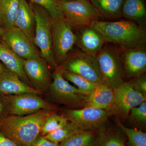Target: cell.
Returning a JSON list of instances; mask_svg holds the SVG:
<instances>
[{
    "instance_id": "obj_1",
    "label": "cell",
    "mask_w": 146,
    "mask_h": 146,
    "mask_svg": "<svg viewBox=\"0 0 146 146\" xmlns=\"http://www.w3.org/2000/svg\"><path fill=\"white\" fill-rule=\"evenodd\" d=\"M55 112L44 110L26 116L7 115L0 119V132L19 146H31L47 118Z\"/></svg>"
},
{
    "instance_id": "obj_2",
    "label": "cell",
    "mask_w": 146,
    "mask_h": 146,
    "mask_svg": "<svg viewBox=\"0 0 146 146\" xmlns=\"http://www.w3.org/2000/svg\"><path fill=\"white\" fill-rule=\"evenodd\" d=\"M90 26L99 32L105 42L117 45L121 50L143 48L145 45L146 32L134 21H94Z\"/></svg>"
},
{
    "instance_id": "obj_3",
    "label": "cell",
    "mask_w": 146,
    "mask_h": 146,
    "mask_svg": "<svg viewBox=\"0 0 146 146\" xmlns=\"http://www.w3.org/2000/svg\"><path fill=\"white\" fill-rule=\"evenodd\" d=\"M35 20L34 43L39 49L43 59L50 68L55 70L58 65L55 60L52 51L51 23L52 19L45 9L30 3Z\"/></svg>"
},
{
    "instance_id": "obj_4",
    "label": "cell",
    "mask_w": 146,
    "mask_h": 146,
    "mask_svg": "<svg viewBox=\"0 0 146 146\" xmlns=\"http://www.w3.org/2000/svg\"><path fill=\"white\" fill-rule=\"evenodd\" d=\"M96 57L104 80L113 90L124 82L121 50L115 47L104 46Z\"/></svg>"
},
{
    "instance_id": "obj_5",
    "label": "cell",
    "mask_w": 146,
    "mask_h": 146,
    "mask_svg": "<svg viewBox=\"0 0 146 146\" xmlns=\"http://www.w3.org/2000/svg\"><path fill=\"white\" fill-rule=\"evenodd\" d=\"M63 70L61 65L55 69L48 91L50 95L56 102L73 109L84 107L86 94L70 84L63 77Z\"/></svg>"
},
{
    "instance_id": "obj_6",
    "label": "cell",
    "mask_w": 146,
    "mask_h": 146,
    "mask_svg": "<svg viewBox=\"0 0 146 146\" xmlns=\"http://www.w3.org/2000/svg\"><path fill=\"white\" fill-rule=\"evenodd\" d=\"M74 26L65 20H52V22L53 54L58 65L66 60L76 44V36L73 32Z\"/></svg>"
},
{
    "instance_id": "obj_7",
    "label": "cell",
    "mask_w": 146,
    "mask_h": 146,
    "mask_svg": "<svg viewBox=\"0 0 146 146\" xmlns=\"http://www.w3.org/2000/svg\"><path fill=\"white\" fill-rule=\"evenodd\" d=\"M114 115L110 110L92 107L64 110V116L81 130L98 131Z\"/></svg>"
},
{
    "instance_id": "obj_8",
    "label": "cell",
    "mask_w": 146,
    "mask_h": 146,
    "mask_svg": "<svg viewBox=\"0 0 146 146\" xmlns=\"http://www.w3.org/2000/svg\"><path fill=\"white\" fill-rule=\"evenodd\" d=\"M64 17V20L73 25H90L93 21L103 18L98 13L89 0H56Z\"/></svg>"
},
{
    "instance_id": "obj_9",
    "label": "cell",
    "mask_w": 146,
    "mask_h": 146,
    "mask_svg": "<svg viewBox=\"0 0 146 146\" xmlns=\"http://www.w3.org/2000/svg\"><path fill=\"white\" fill-rule=\"evenodd\" d=\"M60 65L64 70L81 76L94 83H106L96 57L82 51L69 54L66 60Z\"/></svg>"
},
{
    "instance_id": "obj_10",
    "label": "cell",
    "mask_w": 146,
    "mask_h": 146,
    "mask_svg": "<svg viewBox=\"0 0 146 146\" xmlns=\"http://www.w3.org/2000/svg\"><path fill=\"white\" fill-rule=\"evenodd\" d=\"M39 96L32 93L6 96L9 115L23 116L44 110H56L52 104Z\"/></svg>"
},
{
    "instance_id": "obj_11",
    "label": "cell",
    "mask_w": 146,
    "mask_h": 146,
    "mask_svg": "<svg viewBox=\"0 0 146 146\" xmlns=\"http://www.w3.org/2000/svg\"><path fill=\"white\" fill-rule=\"evenodd\" d=\"M1 40L23 60L42 58L34 42L16 27L5 30Z\"/></svg>"
},
{
    "instance_id": "obj_12",
    "label": "cell",
    "mask_w": 146,
    "mask_h": 146,
    "mask_svg": "<svg viewBox=\"0 0 146 146\" xmlns=\"http://www.w3.org/2000/svg\"><path fill=\"white\" fill-rule=\"evenodd\" d=\"M113 90L115 100L111 111L123 119L127 117L132 108L146 101V97L135 91L129 82H124Z\"/></svg>"
},
{
    "instance_id": "obj_13",
    "label": "cell",
    "mask_w": 146,
    "mask_h": 146,
    "mask_svg": "<svg viewBox=\"0 0 146 146\" xmlns=\"http://www.w3.org/2000/svg\"><path fill=\"white\" fill-rule=\"evenodd\" d=\"M23 60L24 71L32 86L43 94L48 92L52 74L46 61L42 58Z\"/></svg>"
},
{
    "instance_id": "obj_14",
    "label": "cell",
    "mask_w": 146,
    "mask_h": 146,
    "mask_svg": "<svg viewBox=\"0 0 146 146\" xmlns=\"http://www.w3.org/2000/svg\"><path fill=\"white\" fill-rule=\"evenodd\" d=\"M79 27L80 30L77 34H76V44L82 52L96 57L103 48L106 42L102 35L90 25Z\"/></svg>"
},
{
    "instance_id": "obj_15",
    "label": "cell",
    "mask_w": 146,
    "mask_h": 146,
    "mask_svg": "<svg viewBox=\"0 0 146 146\" xmlns=\"http://www.w3.org/2000/svg\"><path fill=\"white\" fill-rule=\"evenodd\" d=\"M145 48L121 50L124 71L127 77L134 78L143 75L146 69Z\"/></svg>"
},
{
    "instance_id": "obj_16",
    "label": "cell",
    "mask_w": 146,
    "mask_h": 146,
    "mask_svg": "<svg viewBox=\"0 0 146 146\" xmlns=\"http://www.w3.org/2000/svg\"><path fill=\"white\" fill-rule=\"evenodd\" d=\"M0 92L5 96L25 93L43 94L22 81L17 75L5 66L1 67L0 71Z\"/></svg>"
},
{
    "instance_id": "obj_17",
    "label": "cell",
    "mask_w": 146,
    "mask_h": 146,
    "mask_svg": "<svg viewBox=\"0 0 146 146\" xmlns=\"http://www.w3.org/2000/svg\"><path fill=\"white\" fill-rule=\"evenodd\" d=\"M115 100L113 89L106 83L100 84L86 95L84 107H92L111 111Z\"/></svg>"
},
{
    "instance_id": "obj_18",
    "label": "cell",
    "mask_w": 146,
    "mask_h": 146,
    "mask_svg": "<svg viewBox=\"0 0 146 146\" xmlns=\"http://www.w3.org/2000/svg\"><path fill=\"white\" fill-rule=\"evenodd\" d=\"M14 27L21 30L34 42L35 17L31 4L27 0H19Z\"/></svg>"
},
{
    "instance_id": "obj_19",
    "label": "cell",
    "mask_w": 146,
    "mask_h": 146,
    "mask_svg": "<svg viewBox=\"0 0 146 146\" xmlns=\"http://www.w3.org/2000/svg\"><path fill=\"white\" fill-rule=\"evenodd\" d=\"M0 60L7 69L17 75L22 81L32 87L24 71L23 60L1 40L0 41Z\"/></svg>"
},
{
    "instance_id": "obj_20",
    "label": "cell",
    "mask_w": 146,
    "mask_h": 146,
    "mask_svg": "<svg viewBox=\"0 0 146 146\" xmlns=\"http://www.w3.org/2000/svg\"><path fill=\"white\" fill-rule=\"evenodd\" d=\"M98 13L109 20L121 18L122 8L124 0H89Z\"/></svg>"
},
{
    "instance_id": "obj_21",
    "label": "cell",
    "mask_w": 146,
    "mask_h": 146,
    "mask_svg": "<svg viewBox=\"0 0 146 146\" xmlns=\"http://www.w3.org/2000/svg\"><path fill=\"white\" fill-rule=\"evenodd\" d=\"M122 14L123 17L128 20L141 24L146 19L145 0H124Z\"/></svg>"
},
{
    "instance_id": "obj_22",
    "label": "cell",
    "mask_w": 146,
    "mask_h": 146,
    "mask_svg": "<svg viewBox=\"0 0 146 146\" xmlns=\"http://www.w3.org/2000/svg\"><path fill=\"white\" fill-rule=\"evenodd\" d=\"M19 0H0V24L4 30L14 26Z\"/></svg>"
},
{
    "instance_id": "obj_23",
    "label": "cell",
    "mask_w": 146,
    "mask_h": 146,
    "mask_svg": "<svg viewBox=\"0 0 146 146\" xmlns=\"http://www.w3.org/2000/svg\"><path fill=\"white\" fill-rule=\"evenodd\" d=\"M94 146H126L122 135L118 131L104 127L98 131Z\"/></svg>"
},
{
    "instance_id": "obj_24",
    "label": "cell",
    "mask_w": 146,
    "mask_h": 146,
    "mask_svg": "<svg viewBox=\"0 0 146 146\" xmlns=\"http://www.w3.org/2000/svg\"><path fill=\"white\" fill-rule=\"evenodd\" d=\"M97 134L96 131L81 130L60 143L59 146H94Z\"/></svg>"
},
{
    "instance_id": "obj_25",
    "label": "cell",
    "mask_w": 146,
    "mask_h": 146,
    "mask_svg": "<svg viewBox=\"0 0 146 146\" xmlns=\"http://www.w3.org/2000/svg\"><path fill=\"white\" fill-rule=\"evenodd\" d=\"M81 130H82L74 123L68 121L63 127L48 133L44 137L52 142L59 144Z\"/></svg>"
},
{
    "instance_id": "obj_26",
    "label": "cell",
    "mask_w": 146,
    "mask_h": 146,
    "mask_svg": "<svg viewBox=\"0 0 146 146\" xmlns=\"http://www.w3.org/2000/svg\"><path fill=\"white\" fill-rule=\"evenodd\" d=\"M63 75L65 80L75 84L77 88L86 95L94 91L98 84L89 81L81 76L63 69Z\"/></svg>"
},
{
    "instance_id": "obj_27",
    "label": "cell",
    "mask_w": 146,
    "mask_h": 146,
    "mask_svg": "<svg viewBox=\"0 0 146 146\" xmlns=\"http://www.w3.org/2000/svg\"><path fill=\"white\" fill-rule=\"evenodd\" d=\"M68 120L64 115H60L54 112L47 118L42 126L40 136H44L65 126Z\"/></svg>"
},
{
    "instance_id": "obj_28",
    "label": "cell",
    "mask_w": 146,
    "mask_h": 146,
    "mask_svg": "<svg viewBox=\"0 0 146 146\" xmlns=\"http://www.w3.org/2000/svg\"><path fill=\"white\" fill-rule=\"evenodd\" d=\"M117 123L125 133L130 146H146V133L141 130L126 127L117 120Z\"/></svg>"
},
{
    "instance_id": "obj_29",
    "label": "cell",
    "mask_w": 146,
    "mask_h": 146,
    "mask_svg": "<svg viewBox=\"0 0 146 146\" xmlns=\"http://www.w3.org/2000/svg\"><path fill=\"white\" fill-rule=\"evenodd\" d=\"M31 3H34L42 7L48 11L54 21L64 20L62 11L58 6L56 0H30Z\"/></svg>"
},
{
    "instance_id": "obj_30",
    "label": "cell",
    "mask_w": 146,
    "mask_h": 146,
    "mask_svg": "<svg viewBox=\"0 0 146 146\" xmlns=\"http://www.w3.org/2000/svg\"><path fill=\"white\" fill-rule=\"evenodd\" d=\"M130 118L137 122L145 123L146 122V102L132 108L129 112Z\"/></svg>"
},
{
    "instance_id": "obj_31",
    "label": "cell",
    "mask_w": 146,
    "mask_h": 146,
    "mask_svg": "<svg viewBox=\"0 0 146 146\" xmlns=\"http://www.w3.org/2000/svg\"><path fill=\"white\" fill-rule=\"evenodd\" d=\"M131 87L135 91L141 93L146 97V78L145 76L141 75L134 78L129 82Z\"/></svg>"
},
{
    "instance_id": "obj_32",
    "label": "cell",
    "mask_w": 146,
    "mask_h": 146,
    "mask_svg": "<svg viewBox=\"0 0 146 146\" xmlns=\"http://www.w3.org/2000/svg\"><path fill=\"white\" fill-rule=\"evenodd\" d=\"M31 146H59V145L39 135Z\"/></svg>"
},
{
    "instance_id": "obj_33",
    "label": "cell",
    "mask_w": 146,
    "mask_h": 146,
    "mask_svg": "<svg viewBox=\"0 0 146 146\" xmlns=\"http://www.w3.org/2000/svg\"><path fill=\"white\" fill-rule=\"evenodd\" d=\"M0 146H19L14 141L11 140L0 132Z\"/></svg>"
},
{
    "instance_id": "obj_34",
    "label": "cell",
    "mask_w": 146,
    "mask_h": 146,
    "mask_svg": "<svg viewBox=\"0 0 146 146\" xmlns=\"http://www.w3.org/2000/svg\"><path fill=\"white\" fill-rule=\"evenodd\" d=\"M4 31V30L0 24V41H1V39L2 36Z\"/></svg>"
},
{
    "instance_id": "obj_35",
    "label": "cell",
    "mask_w": 146,
    "mask_h": 146,
    "mask_svg": "<svg viewBox=\"0 0 146 146\" xmlns=\"http://www.w3.org/2000/svg\"><path fill=\"white\" fill-rule=\"evenodd\" d=\"M4 106H3L2 104L0 102V115L2 113L3 111Z\"/></svg>"
},
{
    "instance_id": "obj_36",
    "label": "cell",
    "mask_w": 146,
    "mask_h": 146,
    "mask_svg": "<svg viewBox=\"0 0 146 146\" xmlns=\"http://www.w3.org/2000/svg\"><path fill=\"white\" fill-rule=\"evenodd\" d=\"M56 1H72V0H56Z\"/></svg>"
},
{
    "instance_id": "obj_37",
    "label": "cell",
    "mask_w": 146,
    "mask_h": 146,
    "mask_svg": "<svg viewBox=\"0 0 146 146\" xmlns=\"http://www.w3.org/2000/svg\"><path fill=\"white\" fill-rule=\"evenodd\" d=\"M1 66H0V71H1Z\"/></svg>"
}]
</instances>
